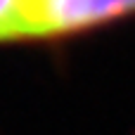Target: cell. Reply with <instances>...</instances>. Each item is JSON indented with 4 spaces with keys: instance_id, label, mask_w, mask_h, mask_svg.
I'll list each match as a JSON object with an SVG mask.
<instances>
[{
    "instance_id": "1",
    "label": "cell",
    "mask_w": 135,
    "mask_h": 135,
    "mask_svg": "<svg viewBox=\"0 0 135 135\" xmlns=\"http://www.w3.org/2000/svg\"><path fill=\"white\" fill-rule=\"evenodd\" d=\"M135 17V0H14L7 43L81 36Z\"/></svg>"
},
{
    "instance_id": "2",
    "label": "cell",
    "mask_w": 135,
    "mask_h": 135,
    "mask_svg": "<svg viewBox=\"0 0 135 135\" xmlns=\"http://www.w3.org/2000/svg\"><path fill=\"white\" fill-rule=\"evenodd\" d=\"M14 12V0H0V43H7V28Z\"/></svg>"
}]
</instances>
